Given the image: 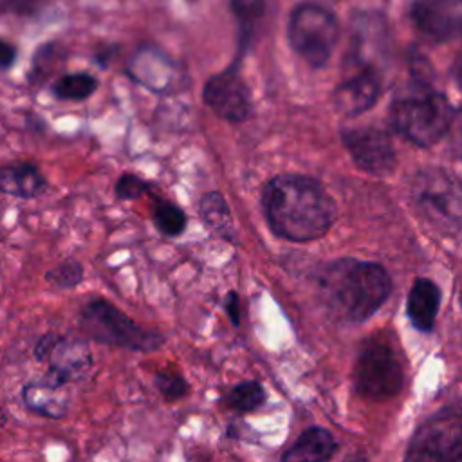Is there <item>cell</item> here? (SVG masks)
I'll list each match as a JSON object with an SVG mask.
<instances>
[{
    "mask_svg": "<svg viewBox=\"0 0 462 462\" xmlns=\"http://www.w3.org/2000/svg\"><path fill=\"white\" fill-rule=\"evenodd\" d=\"M200 218L204 226L220 238L231 240L236 235L231 209L218 191H209L200 199Z\"/></svg>",
    "mask_w": 462,
    "mask_h": 462,
    "instance_id": "d6986e66",
    "label": "cell"
},
{
    "mask_svg": "<svg viewBox=\"0 0 462 462\" xmlns=\"http://www.w3.org/2000/svg\"><path fill=\"white\" fill-rule=\"evenodd\" d=\"M440 307V289L430 278H417L408 292L406 314L420 332H430Z\"/></svg>",
    "mask_w": 462,
    "mask_h": 462,
    "instance_id": "2e32d148",
    "label": "cell"
},
{
    "mask_svg": "<svg viewBox=\"0 0 462 462\" xmlns=\"http://www.w3.org/2000/svg\"><path fill=\"white\" fill-rule=\"evenodd\" d=\"M202 101L211 112L229 123H242L251 116L249 88L238 72L236 61L208 78L202 88Z\"/></svg>",
    "mask_w": 462,
    "mask_h": 462,
    "instance_id": "30bf717a",
    "label": "cell"
},
{
    "mask_svg": "<svg viewBox=\"0 0 462 462\" xmlns=\"http://www.w3.org/2000/svg\"><path fill=\"white\" fill-rule=\"evenodd\" d=\"M16 58V47L5 40H0V67H11Z\"/></svg>",
    "mask_w": 462,
    "mask_h": 462,
    "instance_id": "f546056e",
    "label": "cell"
},
{
    "mask_svg": "<svg viewBox=\"0 0 462 462\" xmlns=\"http://www.w3.org/2000/svg\"><path fill=\"white\" fill-rule=\"evenodd\" d=\"M226 406L236 410V411H251L263 404L265 401V390L258 381H244L240 384H235L222 399Z\"/></svg>",
    "mask_w": 462,
    "mask_h": 462,
    "instance_id": "603a6c76",
    "label": "cell"
},
{
    "mask_svg": "<svg viewBox=\"0 0 462 462\" xmlns=\"http://www.w3.org/2000/svg\"><path fill=\"white\" fill-rule=\"evenodd\" d=\"M34 356L49 365V374L63 383H78L88 375L94 359L88 345L83 339L47 332L40 337Z\"/></svg>",
    "mask_w": 462,
    "mask_h": 462,
    "instance_id": "9c48e42d",
    "label": "cell"
},
{
    "mask_svg": "<svg viewBox=\"0 0 462 462\" xmlns=\"http://www.w3.org/2000/svg\"><path fill=\"white\" fill-rule=\"evenodd\" d=\"M419 217L437 231H462V180L442 168L419 170L410 184Z\"/></svg>",
    "mask_w": 462,
    "mask_h": 462,
    "instance_id": "3957f363",
    "label": "cell"
},
{
    "mask_svg": "<svg viewBox=\"0 0 462 462\" xmlns=\"http://www.w3.org/2000/svg\"><path fill=\"white\" fill-rule=\"evenodd\" d=\"M455 78H457L458 85L462 87V49H460V52L457 56V61H455Z\"/></svg>",
    "mask_w": 462,
    "mask_h": 462,
    "instance_id": "4dcf8cb0",
    "label": "cell"
},
{
    "mask_svg": "<svg viewBox=\"0 0 462 462\" xmlns=\"http://www.w3.org/2000/svg\"><path fill=\"white\" fill-rule=\"evenodd\" d=\"M47 188V179L40 168L31 162H9L0 166V193L18 199H34Z\"/></svg>",
    "mask_w": 462,
    "mask_h": 462,
    "instance_id": "e0dca14e",
    "label": "cell"
},
{
    "mask_svg": "<svg viewBox=\"0 0 462 462\" xmlns=\"http://www.w3.org/2000/svg\"><path fill=\"white\" fill-rule=\"evenodd\" d=\"M155 386L166 401H177L188 393L186 379L171 372H157Z\"/></svg>",
    "mask_w": 462,
    "mask_h": 462,
    "instance_id": "d4e9b609",
    "label": "cell"
},
{
    "mask_svg": "<svg viewBox=\"0 0 462 462\" xmlns=\"http://www.w3.org/2000/svg\"><path fill=\"white\" fill-rule=\"evenodd\" d=\"M5 420H7V415H5V413H4V410L0 408V428L5 424Z\"/></svg>",
    "mask_w": 462,
    "mask_h": 462,
    "instance_id": "d6a6232c",
    "label": "cell"
},
{
    "mask_svg": "<svg viewBox=\"0 0 462 462\" xmlns=\"http://www.w3.org/2000/svg\"><path fill=\"white\" fill-rule=\"evenodd\" d=\"M22 397L29 410L47 419H61L69 411L70 395L67 383L60 381L49 372L40 379L27 383L22 390Z\"/></svg>",
    "mask_w": 462,
    "mask_h": 462,
    "instance_id": "9a60e30c",
    "label": "cell"
},
{
    "mask_svg": "<svg viewBox=\"0 0 462 462\" xmlns=\"http://www.w3.org/2000/svg\"><path fill=\"white\" fill-rule=\"evenodd\" d=\"M343 143L354 162L370 173H388L395 164V150L388 134L374 126H357L343 132Z\"/></svg>",
    "mask_w": 462,
    "mask_h": 462,
    "instance_id": "7c38bea8",
    "label": "cell"
},
{
    "mask_svg": "<svg viewBox=\"0 0 462 462\" xmlns=\"http://www.w3.org/2000/svg\"><path fill=\"white\" fill-rule=\"evenodd\" d=\"M449 135H451V146L455 153L462 159V110L455 112L453 123L449 126Z\"/></svg>",
    "mask_w": 462,
    "mask_h": 462,
    "instance_id": "f1b7e54d",
    "label": "cell"
},
{
    "mask_svg": "<svg viewBox=\"0 0 462 462\" xmlns=\"http://www.w3.org/2000/svg\"><path fill=\"white\" fill-rule=\"evenodd\" d=\"M343 462H368V460H366V457L361 455V453H352V455H348Z\"/></svg>",
    "mask_w": 462,
    "mask_h": 462,
    "instance_id": "1f68e13d",
    "label": "cell"
},
{
    "mask_svg": "<svg viewBox=\"0 0 462 462\" xmlns=\"http://www.w3.org/2000/svg\"><path fill=\"white\" fill-rule=\"evenodd\" d=\"M388 29L377 13H363L354 20L350 36L348 63L352 70L374 69L379 70L381 60L386 54Z\"/></svg>",
    "mask_w": 462,
    "mask_h": 462,
    "instance_id": "4fadbf2b",
    "label": "cell"
},
{
    "mask_svg": "<svg viewBox=\"0 0 462 462\" xmlns=\"http://www.w3.org/2000/svg\"><path fill=\"white\" fill-rule=\"evenodd\" d=\"M336 453V440L325 428L305 430L283 453L282 462H327Z\"/></svg>",
    "mask_w": 462,
    "mask_h": 462,
    "instance_id": "ac0fdd59",
    "label": "cell"
},
{
    "mask_svg": "<svg viewBox=\"0 0 462 462\" xmlns=\"http://www.w3.org/2000/svg\"><path fill=\"white\" fill-rule=\"evenodd\" d=\"M83 278V267L76 260H65L45 274V280L60 289H72Z\"/></svg>",
    "mask_w": 462,
    "mask_h": 462,
    "instance_id": "cb8c5ba5",
    "label": "cell"
},
{
    "mask_svg": "<svg viewBox=\"0 0 462 462\" xmlns=\"http://www.w3.org/2000/svg\"><path fill=\"white\" fill-rule=\"evenodd\" d=\"M148 189H150V182H146L144 179L134 173H123L116 184V195L123 200H134Z\"/></svg>",
    "mask_w": 462,
    "mask_h": 462,
    "instance_id": "484cf974",
    "label": "cell"
},
{
    "mask_svg": "<svg viewBox=\"0 0 462 462\" xmlns=\"http://www.w3.org/2000/svg\"><path fill=\"white\" fill-rule=\"evenodd\" d=\"M402 462H462V411L442 410L411 435Z\"/></svg>",
    "mask_w": 462,
    "mask_h": 462,
    "instance_id": "ba28073f",
    "label": "cell"
},
{
    "mask_svg": "<svg viewBox=\"0 0 462 462\" xmlns=\"http://www.w3.org/2000/svg\"><path fill=\"white\" fill-rule=\"evenodd\" d=\"M381 96V76L374 69L352 70L334 90V106L346 117L370 110Z\"/></svg>",
    "mask_w": 462,
    "mask_h": 462,
    "instance_id": "5bb4252c",
    "label": "cell"
},
{
    "mask_svg": "<svg viewBox=\"0 0 462 462\" xmlns=\"http://www.w3.org/2000/svg\"><path fill=\"white\" fill-rule=\"evenodd\" d=\"M224 310L235 327L240 325V298L235 291H229L224 298Z\"/></svg>",
    "mask_w": 462,
    "mask_h": 462,
    "instance_id": "4316f807",
    "label": "cell"
},
{
    "mask_svg": "<svg viewBox=\"0 0 462 462\" xmlns=\"http://www.w3.org/2000/svg\"><path fill=\"white\" fill-rule=\"evenodd\" d=\"M79 325L90 339L103 345L141 352L157 350L162 345V336L139 327L123 310L105 300L88 301L79 312Z\"/></svg>",
    "mask_w": 462,
    "mask_h": 462,
    "instance_id": "8992f818",
    "label": "cell"
},
{
    "mask_svg": "<svg viewBox=\"0 0 462 462\" xmlns=\"http://www.w3.org/2000/svg\"><path fill=\"white\" fill-rule=\"evenodd\" d=\"M318 285L327 309L348 323L368 319L384 303L392 287L388 273L379 263L356 258L327 263L318 274Z\"/></svg>",
    "mask_w": 462,
    "mask_h": 462,
    "instance_id": "7a4b0ae2",
    "label": "cell"
},
{
    "mask_svg": "<svg viewBox=\"0 0 462 462\" xmlns=\"http://www.w3.org/2000/svg\"><path fill=\"white\" fill-rule=\"evenodd\" d=\"M404 384V368L395 348L379 337L366 339L354 365V386L368 401L395 397Z\"/></svg>",
    "mask_w": 462,
    "mask_h": 462,
    "instance_id": "52a82bcc",
    "label": "cell"
},
{
    "mask_svg": "<svg viewBox=\"0 0 462 462\" xmlns=\"http://www.w3.org/2000/svg\"><path fill=\"white\" fill-rule=\"evenodd\" d=\"M36 7V0H0V11L25 14Z\"/></svg>",
    "mask_w": 462,
    "mask_h": 462,
    "instance_id": "83f0119b",
    "label": "cell"
},
{
    "mask_svg": "<svg viewBox=\"0 0 462 462\" xmlns=\"http://www.w3.org/2000/svg\"><path fill=\"white\" fill-rule=\"evenodd\" d=\"M262 208L271 231L291 242L321 238L336 220V204L312 177L282 173L262 191Z\"/></svg>",
    "mask_w": 462,
    "mask_h": 462,
    "instance_id": "6da1fadb",
    "label": "cell"
},
{
    "mask_svg": "<svg viewBox=\"0 0 462 462\" xmlns=\"http://www.w3.org/2000/svg\"><path fill=\"white\" fill-rule=\"evenodd\" d=\"M408 14L415 29L431 42L462 34V0H408Z\"/></svg>",
    "mask_w": 462,
    "mask_h": 462,
    "instance_id": "8fae6325",
    "label": "cell"
},
{
    "mask_svg": "<svg viewBox=\"0 0 462 462\" xmlns=\"http://www.w3.org/2000/svg\"><path fill=\"white\" fill-rule=\"evenodd\" d=\"M97 88V79L88 72H72L52 83V94L65 101H81L90 97Z\"/></svg>",
    "mask_w": 462,
    "mask_h": 462,
    "instance_id": "44dd1931",
    "label": "cell"
},
{
    "mask_svg": "<svg viewBox=\"0 0 462 462\" xmlns=\"http://www.w3.org/2000/svg\"><path fill=\"white\" fill-rule=\"evenodd\" d=\"M152 217L157 229L166 236H179L186 229V213L170 200L155 199Z\"/></svg>",
    "mask_w": 462,
    "mask_h": 462,
    "instance_id": "7402d4cb",
    "label": "cell"
},
{
    "mask_svg": "<svg viewBox=\"0 0 462 462\" xmlns=\"http://www.w3.org/2000/svg\"><path fill=\"white\" fill-rule=\"evenodd\" d=\"M336 14L316 2L298 4L289 16L287 38L292 51L310 67H323L339 40Z\"/></svg>",
    "mask_w": 462,
    "mask_h": 462,
    "instance_id": "5b68a950",
    "label": "cell"
},
{
    "mask_svg": "<svg viewBox=\"0 0 462 462\" xmlns=\"http://www.w3.org/2000/svg\"><path fill=\"white\" fill-rule=\"evenodd\" d=\"M455 112L449 101L435 90H419L397 99L392 106V125L415 146L439 143L453 123Z\"/></svg>",
    "mask_w": 462,
    "mask_h": 462,
    "instance_id": "277c9868",
    "label": "cell"
},
{
    "mask_svg": "<svg viewBox=\"0 0 462 462\" xmlns=\"http://www.w3.org/2000/svg\"><path fill=\"white\" fill-rule=\"evenodd\" d=\"M231 9L238 22L240 52H244L254 36L258 23L265 16L267 0H231Z\"/></svg>",
    "mask_w": 462,
    "mask_h": 462,
    "instance_id": "ffe728a7",
    "label": "cell"
}]
</instances>
